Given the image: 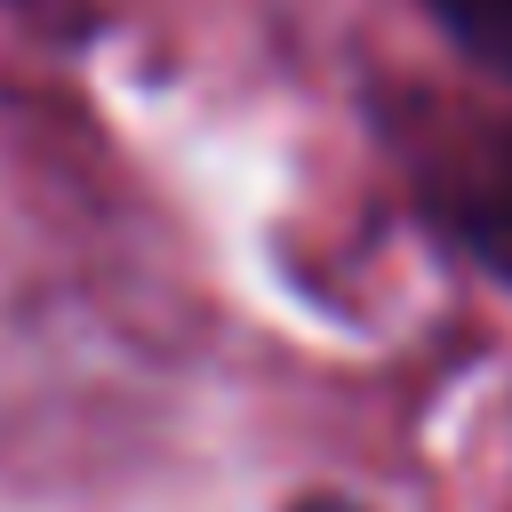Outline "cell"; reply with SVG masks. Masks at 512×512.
<instances>
[{
    "instance_id": "cell-1",
    "label": "cell",
    "mask_w": 512,
    "mask_h": 512,
    "mask_svg": "<svg viewBox=\"0 0 512 512\" xmlns=\"http://www.w3.org/2000/svg\"><path fill=\"white\" fill-rule=\"evenodd\" d=\"M480 64H496V72H512V0H424Z\"/></svg>"
}]
</instances>
